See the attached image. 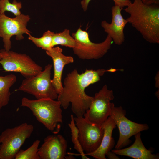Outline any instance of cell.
<instances>
[{"label": "cell", "instance_id": "cb8c5ba5", "mask_svg": "<svg viewBox=\"0 0 159 159\" xmlns=\"http://www.w3.org/2000/svg\"><path fill=\"white\" fill-rule=\"evenodd\" d=\"M91 0H82L81 2V4L84 11H86L87 9L88 4Z\"/></svg>", "mask_w": 159, "mask_h": 159}, {"label": "cell", "instance_id": "603a6c76", "mask_svg": "<svg viewBox=\"0 0 159 159\" xmlns=\"http://www.w3.org/2000/svg\"><path fill=\"white\" fill-rule=\"evenodd\" d=\"M115 6L123 9L125 6H128L132 2L130 0H113Z\"/></svg>", "mask_w": 159, "mask_h": 159}, {"label": "cell", "instance_id": "ffe728a7", "mask_svg": "<svg viewBox=\"0 0 159 159\" xmlns=\"http://www.w3.org/2000/svg\"><path fill=\"white\" fill-rule=\"evenodd\" d=\"M40 141L37 140L25 150L20 149L16 155L15 159H40L38 152Z\"/></svg>", "mask_w": 159, "mask_h": 159}, {"label": "cell", "instance_id": "8992f818", "mask_svg": "<svg viewBox=\"0 0 159 159\" xmlns=\"http://www.w3.org/2000/svg\"><path fill=\"white\" fill-rule=\"evenodd\" d=\"M72 36L76 41L77 47L73 48L74 53L83 60L97 59L102 58L111 47L112 40L107 35L102 42L95 43L90 40L88 32L82 30L80 27Z\"/></svg>", "mask_w": 159, "mask_h": 159}, {"label": "cell", "instance_id": "e0dca14e", "mask_svg": "<svg viewBox=\"0 0 159 159\" xmlns=\"http://www.w3.org/2000/svg\"><path fill=\"white\" fill-rule=\"evenodd\" d=\"M16 80V76L14 74L0 76V112L2 107L8 104L11 95L10 88Z\"/></svg>", "mask_w": 159, "mask_h": 159}, {"label": "cell", "instance_id": "5b68a950", "mask_svg": "<svg viewBox=\"0 0 159 159\" xmlns=\"http://www.w3.org/2000/svg\"><path fill=\"white\" fill-rule=\"evenodd\" d=\"M52 65H46L44 70L38 74L23 80L18 89L34 96L37 99L49 98L57 99V93L51 78Z\"/></svg>", "mask_w": 159, "mask_h": 159}, {"label": "cell", "instance_id": "d6986e66", "mask_svg": "<svg viewBox=\"0 0 159 159\" xmlns=\"http://www.w3.org/2000/svg\"><path fill=\"white\" fill-rule=\"evenodd\" d=\"M54 33L50 30L45 32L40 37L37 38L29 34L28 39L31 41L36 46L46 51L52 47V43L53 37Z\"/></svg>", "mask_w": 159, "mask_h": 159}, {"label": "cell", "instance_id": "484cf974", "mask_svg": "<svg viewBox=\"0 0 159 159\" xmlns=\"http://www.w3.org/2000/svg\"><path fill=\"white\" fill-rule=\"evenodd\" d=\"M114 153L110 151L107 152L106 155L107 156L109 159H119L118 156H117Z\"/></svg>", "mask_w": 159, "mask_h": 159}, {"label": "cell", "instance_id": "52a82bcc", "mask_svg": "<svg viewBox=\"0 0 159 159\" xmlns=\"http://www.w3.org/2000/svg\"><path fill=\"white\" fill-rule=\"evenodd\" d=\"M3 56L0 64L6 72L20 73L25 78L35 76L42 70V67L37 64L28 55L12 51L1 49Z\"/></svg>", "mask_w": 159, "mask_h": 159}, {"label": "cell", "instance_id": "4fadbf2b", "mask_svg": "<svg viewBox=\"0 0 159 159\" xmlns=\"http://www.w3.org/2000/svg\"><path fill=\"white\" fill-rule=\"evenodd\" d=\"M123 9L115 5L111 9L112 20L110 24L105 20L102 21L101 25L104 31L112 39L115 44L120 45L125 41L124 28L128 23L121 14Z\"/></svg>", "mask_w": 159, "mask_h": 159}, {"label": "cell", "instance_id": "d4e9b609", "mask_svg": "<svg viewBox=\"0 0 159 159\" xmlns=\"http://www.w3.org/2000/svg\"><path fill=\"white\" fill-rule=\"evenodd\" d=\"M144 3L148 4H159V0H141Z\"/></svg>", "mask_w": 159, "mask_h": 159}, {"label": "cell", "instance_id": "9c48e42d", "mask_svg": "<svg viewBox=\"0 0 159 159\" xmlns=\"http://www.w3.org/2000/svg\"><path fill=\"white\" fill-rule=\"evenodd\" d=\"M79 130V143L85 155L92 153L100 146L103 135L102 125L92 123L83 117H74Z\"/></svg>", "mask_w": 159, "mask_h": 159}, {"label": "cell", "instance_id": "7a4b0ae2", "mask_svg": "<svg viewBox=\"0 0 159 159\" xmlns=\"http://www.w3.org/2000/svg\"><path fill=\"white\" fill-rule=\"evenodd\" d=\"M130 16L126 19L147 41L159 43V4L134 0L125 9Z\"/></svg>", "mask_w": 159, "mask_h": 159}, {"label": "cell", "instance_id": "6da1fadb", "mask_svg": "<svg viewBox=\"0 0 159 159\" xmlns=\"http://www.w3.org/2000/svg\"><path fill=\"white\" fill-rule=\"evenodd\" d=\"M117 70L111 68L105 70L86 69L80 74L76 69L68 73L64 82V86L58 95L57 100L61 106L67 109L71 103V110L77 117H83L86 111L90 107L93 97L87 95L85 92L86 88L100 80L106 72H115Z\"/></svg>", "mask_w": 159, "mask_h": 159}, {"label": "cell", "instance_id": "7402d4cb", "mask_svg": "<svg viewBox=\"0 0 159 159\" xmlns=\"http://www.w3.org/2000/svg\"><path fill=\"white\" fill-rule=\"evenodd\" d=\"M22 8L21 2L14 0L12 3L9 0H0V13H4L6 11L10 12L16 16L21 14L20 9Z\"/></svg>", "mask_w": 159, "mask_h": 159}, {"label": "cell", "instance_id": "44dd1931", "mask_svg": "<svg viewBox=\"0 0 159 159\" xmlns=\"http://www.w3.org/2000/svg\"><path fill=\"white\" fill-rule=\"evenodd\" d=\"M68 125L70 129L71 133V139L74 144V148L80 153L82 159H89L85 155L80 144L78 139L79 130L76 126L74 119V117L72 115H71V120Z\"/></svg>", "mask_w": 159, "mask_h": 159}, {"label": "cell", "instance_id": "ba28073f", "mask_svg": "<svg viewBox=\"0 0 159 159\" xmlns=\"http://www.w3.org/2000/svg\"><path fill=\"white\" fill-rule=\"evenodd\" d=\"M125 115L126 111L121 106L115 107L112 103L110 116L115 122L119 132L115 149H121L128 145L131 142L129 139L131 136L149 129L147 125L133 122L127 119Z\"/></svg>", "mask_w": 159, "mask_h": 159}, {"label": "cell", "instance_id": "7c38bea8", "mask_svg": "<svg viewBox=\"0 0 159 159\" xmlns=\"http://www.w3.org/2000/svg\"><path fill=\"white\" fill-rule=\"evenodd\" d=\"M67 148V142L62 135H49L44 139L38 153L40 159H64Z\"/></svg>", "mask_w": 159, "mask_h": 159}, {"label": "cell", "instance_id": "9a60e30c", "mask_svg": "<svg viewBox=\"0 0 159 159\" xmlns=\"http://www.w3.org/2000/svg\"><path fill=\"white\" fill-rule=\"evenodd\" d=\"M135 140L130 146L124 148L111 150L116 155L128 156L135 159H158L159 155L152 153L143 144L139 132L135 135Z\"/></svg>", "mask_w": 159, "mask_h": 159}, {"label": "cell", "instance_id": "2e32d148", "mask_svg": "<svg viewBox=\"0 0 159 159\" xmlns=\"http://www.w3.org/2000/svg\"><path fill=\"white\" fill-rule=\"evenodd\" d=\"M102 125L104 134L100 146L95 151L85 154L97 159H106V154L111 150L114 144L112 135L113 129L116 127L115 122L109 116Z\"/></svg>", "mask_w": 159, "mask_h": 159}, {"label": "cell", "instance_id": "3957f363", "mask_svg": "<svg viewBox=\"0 0 159 159\" xmlns=\"http://www.w3.org/2000/svg\"><path fill=\"white\" fill-rule=\"evenodd\" d=\"M21 106L27 107L37 120L52 133L57 134L63 123L62 110L58 100L49 98L21 100Z\"/></svg>", "mask_w": 159, "mask_h": 159}, {"label": "cell", "instance_id": "8fae6325", "mask_svg": "<svg viewBox=\"0 0 159 159\" xmlns=\"http://www.w3.org/2000/svg\"><path fill=\"white\" fill-rule=\"evenodd\" d=\"M114 96L112 90L105 85L95 94L91 104L83 116L90 122L102 125L110 116Z\"/></svg>", "mask_w": 159, "mask_h": 159}, {"label": "cell", "instance_id": "5bb4252c", "mask_svg": "<svg viewBox=\"0 0 159 159\" xmlns=\"http://www.w3.org/2000/svg\"><path fill=\"white\" fill-rule=\"evenodd\" d=\"M46 52L53 60L54 74L52 82L58 95L63 88L62 78L64 67L67 64L73 63L74 60L72 57L64 54L62 49L58 46L52 47Z\"/></svg>", "mask_w": 159, "mask_h": 159}, {"label": "cell", "instance_id": "30bf717a", "mask_svg": "<svg viewBox=\"0 0 159 159\" xmlns=\"http://www.w3.org/2000/svg\"><path fill=\"white\" fill-rule=\"evenodd\" d=\"M30 19L28 15L21 14L14 18H10L4 13H0V37L2 38L4 49L10 50L11 47V37L16 36V39L20 40L24 38L23 34L28 35L31 33L26 28Z\"/></svg>", "mask_w": 159, "mask_h": 159}, {"label": "cell", "instance_id": "ac0fdd59", "mask_svg": "<svg viewBox=\"0 0 159 159\" xmlns=\"http://www.w3.org/2000/svg\"><path fill=\"white\" fill-rule=\"evenodd\" d=\"M77 44L75 39L70 34L69 30L65 29L63 31L54 33L52 39V47L57 45L74 48L77 46Z\"/></svg>", "mask_w": 159, "mask_h": 159}, {"label": "cell", "instance_id": "f1b7e54d", "mask_svg": "<svg viewBox=\"0 0 159 159\" xmlns=\"http://www.w3.org/2000/svg\"><path fill=\"white\" fill-rule=\"evenodd\" d=\"M157 93H158V92H157ZM157 96H158V94H157Z\"/></svg>", "mask_w": 159, "mask_h": 159}, {"label": "cell", "instance_id": "277c9868", "mask_svg": "<svg viewBox=\"0 0 159 159\" xmlns=\"http://www.w3.org/2000/svg\"><path fill=\"white\" fill-rule=\"evenodd\" d=\"M33 125L23 123L8 128L0 135V159H13L33 131Z\"/></svg>", "mask_w": 159, "mask_h": 159}, {"label": "cell", "instance_id": "83f0119b", "mask_svg": "<svg viewBox=\"0 0 159 159\" xmlns=\"http://www.w3.org/2000/svg\"><path fill=\"white\" fill-rule=\"evenodd\" d=\"M3 56V54L0 52V60L1 59Z\"/></svg>", "mask_w": 159, "mask_h": 159}, {"label": "cell", "instance_id": "4316f807", "mask_svg": "<svg viewBox=\"0 0 159 159\" xmlns=\"http://www.w3.org/2000/svg\"><path fill=\"white\" fill-rule=\"evenodd\" d=\"M155 87H159V83H158V80H159V73H158L155 77Z\"/></svg>", "mask_w": 159, "mask_h": 159}]
</instances>
